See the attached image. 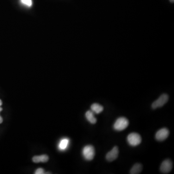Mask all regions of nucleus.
I'll list each match as a JSON object with an SVG mask.
<instances>
[{
	"label": "nucleus",
	"instance_id": "1",
	"mask_svg": "<svg viewBox=\"0 0 174 174\" xmlns=\"http://www.w3.org/2000/svg\"><path fill=\"white\" fill-rule=\"evenodd\" d=\"M129 125V121L126 118L121 117L116 120L114 125L115 130L121 131L125 130Z\"/></svg>",
	"mask_w": 174,
	"mask_h": 174
},
{
	"label": "nucleus",
	"instance_id": "2",
	"mask_svg": "<svg viewBox=\"0 0 174 174\" xmlns=\"http://www.w3.org/2000/svg\"><path fill=\"white\" fill-rule=\"evenodd\" d=\"M82 154L84 158L87 161L93 160L95 154L94 147L92 145H87L83 148Z\"/></svg>",
	"mask_w": 174,
	"mask_h": 174
},
{
	"label": "nucleus",
	"instance_id": "3",
	"mask_svg": "<svg viewBox=\"0 0 174 174\" xmlns=\"http://www.w3.org/2000/svg\"><path fill=\"white\" fill-rule=\"evenodd\" d=\"M127 141L130 145L135 147L139 145L141 143L142 139L139 134L132 132L128 136Z\"/></svg>",
	"mask_w": 174,
	"mask_h": 174
},
{
	"label": "nucleus",
	"instance_id": "4",
	"mask_svg": "<svg viewBox=\"0 0 174 174\" xmlns=\"http://www.w3.org/2000/svg\"><path fill=\"white\" fill-rule=\"evenodd\" d=\"M168 95L166 94H163L159 97V98L154 101L152 104V108L153 109H156L159 107H162L168 101Z\"/></svg>",
	"mask_w": 174,
	"mask_h": 174
},
{
	"label": "nucleus",
	"instance_id": "5",
	"mask_svg": "<svg viewBox=\"0 0 174 174\" xmlns=\"http://www.w3.org/2000/svg\"><path fill=\"white\" fill-rule=\"evenodd\" d=\"M173 168V162L170 159H166L163 161L161 164L160 170L163 174H168Z\"/></svg>",
	"mask_w": 174,
	"mask_h": 174
},
{
	"label": "nucleus",
	"instance_id": "6",
	"mask_svg": "<svg viewBox=\"0 0 174 174\" xmlns=\"http://www.w3.org/2000/svg\"><path fill=\"white\" fill-rule=\"evenodd\" d=\"M169 135V130L167 128H164L159 130L156 132L155 135V138L158 141H162L167 139Z\"/></svg>",
	"mask_w": 174,
	"mask_h": 174
},
{
	"label": "nucleus",
	"instance_id": "7",
	"mask_svg": "<svg viewBox=\"0 0 174 174\" xmlns=\"http://www.w3.org/2000/svg\"><path fill=\"white\" fill-rule=\"evenodd\" d=\"M119 155V149L117 146L114 147L113 149L107 153L106 159L109 162H112L116 160Z\"/></svg>",
	"mask_w": 174,
	"mask_h": 174
},
{
	"label": "nucleus",
	"instance_id": "8",
	"mask_svg": "<svg viewBox=\"0 0 174 174\" xmlns=\"http://www.w3.org/2000/svg\"><path fill=\"white\" fill-rule=\"evenodd\" d=\"M49 156L47 155H42L40 156H35L32 158V161L34 162H45L49 161Z\"/></svg>",
	"mask_w": 174,
	"mask_h": 174
},
{
	"label": "nucleus",
	"instance_id": "9",
	"mask_svg": "<svg viewBox=\"0 0 174 174\" xmlns=\"http://www.w3.org/2000/svg\"><path fill=\"white\" fill-rule=\"evenodd\" d=\"M142 169H143V166L141 163H136L131 169L130 170V173L131 174H139L141 172Z\"/></svg>",
	"mask_w": 174,
	"mask_h": 174
},
{
	"label": "nucleus",
	"instance_id": "10",
	"mask_svg": "<svg viewBox=\"0 0 174 174\" xmlns=\"http://www.w3.org/2000/svg\"><path fill=\"white\" fill-rule=\"evenodd\" d=\"M86 119L87 120L92 123V124H95L97 122V119L95 117H94L93 112L91 110L87 111L85 114Z\"/></svg>",
	"mask_w": 174,
	"mask_h": 174
},
{
	"label": "nucleus",
	"instance_id": "11",
	"mask_svg": "<svg viewBox=\"0 0 174 174\" xmlns=\"http://www.w3.org/2000/svg\"><path fill=\"white\" fill-rule=\"evenodd\" d=\"M91 109L93 113L99 114L103 111L104 107L101 105L97 104V103H94L91 105Z\"/></svg>",
	"mask_w": 174,
	"mask_h": 174
},
{
	"label": "nucleus",
	"instance_id": "12",
	"mask_svg": "<svg viewBox=\"0 0 174 174\" xmlns=\"http://www.w3.org/2000/svg\"><path fill=\"white\" fill-rule=\"evenodd\" d=\"M69 139H62L59 145V148L61 150H65L67 148L69 144Z\"/></svg>",
	"mask_w": 174,
	"mask_h": 174
},
{
	"label": "nucleus",
	"instance_id": "13",
	"mask_svg": "<svg viewBox=\"0 0 174 174\" xmlns=\"http://www.w3.org/2000/svg\"><path fill=\"white\" fill-rule=\"evenodd\" d=\"M21 2L22 4L26 5L27 6H29V7L31 6L32 5V0H21Z\"/></svg>",
	"mask_w": 174,
	"mask_h": 174
},
{
	"label": "nucleus",
	"instance_id": "14",
	"mask_svg": "<svg viewBox=\"0 0 174 174\" xmlns=\"http://www.w3.org/2000/svg\"><path fill=\"white\" fill-rule=\"evenodd\" d=\"M35 174H45L44 170L42 168H40L37 169L36 170L35 172Z\"/></svg>",
	"mask_w": 174,
	"mask_h": 174
},
{
	"label": "nucleus",
	"instance_id": "15",
	"mask_svg": "<svg viewBox=\"0 0 174 174\" xmlns=\"http://www.w3.org/2000/svg\"><path fill=\"white\" fill-rule=\"evenodd\" d=\"M2 107H0V112H1V111H2ZM2 121H3V119H2V117H1V116H0V124H1V123H2Z\"/></svg>",
	"mask_w": 174,
	"mask_h": 174
},
{
	"label": "nucleus",
	"instance_id": "16",
	"mask_svg": "<svg viewBox=\"0 0 174 174\" xmlns=\"http://www.w3.org/2000/svg\"><path fill=\"white\" fill-rule=\"evenodd\" d=\"M2 105V101L1 100H0V106H1Z\"/></svg>",
	"mask_w": 174,
	"mask_h": 174
},
{
	"label": "nucleus",
	"instance_id": "17",
	"mask_svg": "<svg viewBox=\"0 0 174 174\" xmlns=\"http://www.w3.org/2000/svg\"><path fill=\"white\" fill-rule=\"evenodd\" d=\"M170 1L171 2H174V0H170Z\"/></svg>",
	"mask_w": 174,
	"mask_h": 174
}]
</instances>
